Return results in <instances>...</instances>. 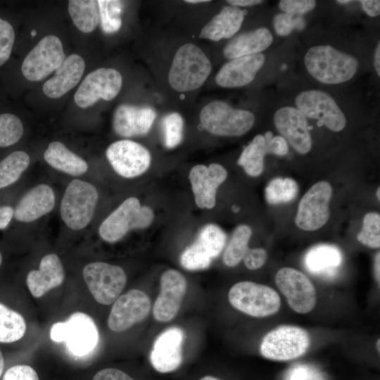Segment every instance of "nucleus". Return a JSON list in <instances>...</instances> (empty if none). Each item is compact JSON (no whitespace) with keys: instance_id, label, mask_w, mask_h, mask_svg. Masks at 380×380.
Instances as JSON below:
<instances>
[{"instance_id":"obj_40","label":"nucleus","mask_w":380,"mask_h":380,"mask_svg":"<svg viewBox=\"0 0 380 380\" xmlns=\"http://www.w3.org/2000/svg\"><path fill=\"white\" fill-rule=\"evenodd\" d=\"M165 145L168 148L177 146L183 139L184 120L178 113L166 115L162 121Z\"/></svg>"},{"instance_id":"obj_49","label":"nucleus","mask_w":380,"mask_h":380,"mask_svg":"<svg viewBox=\"0 0 380 380\" xmlns=\"http://www.w3.org/2000/svg\"><path fill=\"white\" fill-rule=\"evenodd\" d=\"M227 3L230 4V6L239 7H246V6H255L258 4H260L263 3V1L262 0H228L227 1Z\"/></svg>"},{"instance_id":"obj_37","label":"nucleus","mask_w":380,"mask_h":380,"mask_svg":"<svg viewBox=\"0 0 380 380\" xmlns=\"http://www.w3.org/2000/svg\"><path fill=\"white\" fill-rule=\"evenodd\" d=\"M99 20L103 32L111 34L118 31L122 25L124 4L118 0H99Z\"/></svg>"},{"instance_id":"obj_10","label":"nucleus","mask_w":380,"mask_h":380,"mask_svg":"<svg viewBox=\"0 0 380 380\" xmlns=\"http://www.w3.org/2000/svg\"><path fill=\"white\" fill-rule=\"evenodd\" d=\"M332 187L326 181L312 185L300 199L295 222L305 231H315L322 227L330 216L329 203Z\"/></svg>"},{"instance_id":"obj_31","label":"nucleus","mask_w":380,"mask_h":380,"mask_svg":"<svg viewBox=\"0 0 380 380\" xmlns=\"http://www.w3.org/2000/svg\"><path fill=\"white\" fill-rule=\"evenodd\" d=\"M26 329L24 317L0 300V344H11L19 341L24 336Z\"/></svg>"},{"instance_id":"obj_6","label":"nucleus","mask_w":380,"mask_h":380,"mask_svg":"<svg viewBox=\"0 0 380 380\" xmlns=\"http://www.w3.org/2000/svg\"><path fill=\"white\" fill-rule=\"evenodd\" d=\"M228 298L235 309L255 317L272 315L281 307L280 296L274 289L249 281H240L232 286Z\"/></svg>"},{"instance_id":"obj_28","label":"nucleus","mask_w":380,"mask_h":380,"mask_svg":"<svg viewBox=\"0 0 380 380\" xmlns=\"http://www.w3.org/2000/svg\"><path fill=\"white\" fill-rule=\"evenodd\" d=\"M243 19L240 8L224 6L201 29L199 37L215 42L230 38L239 30Z\"/></svg>"},{"instance_id":"obj_39","label":"nucleus","mask_w":380,"mask_h":380,"mask_svg":"<svg viewBox=\"0 0 380 380\" xmlns=\"http://www.w3.org/2000/svg\"><path fill=\"white\" fill-rule=\"evenodd\" d=\"M362 244L372 248L380 246V215L377 213H367L363 220L362 227L357 236Z\"/></svg>"},{"instance_id":"obj_41","label":"nucleus","mask_w":380,"mask_h":380,"mask_svg":"<svg viewBox=\"0 0 380 380\" xmlns=\"http://www.w3.org/2000/svg\"><path fill=\"white\" fill-rule=\"evenodd\" d=\"M14 42L15 32L13 26L0 18V65H4L10 58Z\"/></svg>"},{"instance_id":"obj_56","label":"nucleus","mask_w":380,"mask_h":380,"mask_svg":"<svg viewBox=\"0 0 380 380\" xmlns=\"http://www.w3.org/2000/svg\"><path fill=\"white\" fill-rule=\"evenodd\" d=\"M338 4H349L352 2V1L350 0H338L337 1Z\"/></svg>"},{"instance_id":"obj_2","label":"nucleus","mask_w":380,"mask_h":380,"mask_svg":"<svg viewBox=\"0 0 380 380\" xmlns=\"http://www.w3.org/2000/svg\"><path fill=\"white\" fill-rule=\"evenodd\" d=\"M211 70V63L203 50L194 44L186 43L175 53L168 82L177 91H194L204 84Z\"/></svg>"},{"instance_id":"obj_20","label":"nucleus","mask_w":380,"mask_h":380,"mask_svg":"<svg viewBox=\"0 0 380 380\" xmlns=\"http://www.w3.org/2000/svg\"><path fill=\"white\" fill-rule=\"evenodd\" d=\"M277 130L299 153H308L312 147V138L306 117L296 108L284 106L274 114Z\"/></svg>"},{"instance_id":"obj_43","label":"nucleus","mask_w":380,"mask_h":380,"mask_svg":"<svg viewBox=\"0 0 380 380\" xmlns=\"http://www.w3.org/2000/svg\"><path fill=\"white\" fill-rule=\"evenodd\" d=\"M316 1L314 0H281L279 2V8L284 13L291 15L304 14L315 8Z\"/></svg>"},{"instance_id":"obj_46","label":"nucleus","mask_w":380,"mask_h":380,"mask_svg":"<svg viewBox=\"0 0 380 380\" xmlns=\"http://www.w3.org/2000/svg\"><path fill=\"white\" fill-rule=\"evenodd\" d=\"M273 25L275 32L279 36L289 35L295 27V21L293 15L280 13L273 18Z\"/></svg>"},{"instance_id":"obj_53","label":"nucleus","mask_w":380,"mask_h":380,"mask_svg":"<svg viewBox=\"0 0 380 380\" xmlns=\"http://www.w3.org/2000/svg\"><path fill=\"white\" fill-rule=\"evenodd\" d=\"M210 1H208V0H186L185 2L186 3H189V4H202V3H206V2H210Z\"/></svg>"},{"instance_id":"obj_42","label":"nucleus","mask_w":380,"mask_h":380,"mask_svg":"<svg viewBox=\"0 0 380 380\" xmlns=\"http://www.w3.org/2000/svg\"><path fill=\"white\" fill-rule=\"evenodd\" d=\"M1 380H39L36 371L29 365H15L8 367Z\"/></svg>"},{"instance_id":"obj_58","label":"nucleus","mask_w":380,"mask_h":380,"mask_svg":"<svg viewBox=\"0 0 380 380\" xmlns=\"http://www.w3.org/2000/svg\"><path fill=\"white\" fill-rule=\"evenodd\" d=\"M379 192H380V189H379V187L377 189V191H376V196L378 198V200L380 199V196H379Z\"/></svg>"},{"instance_id":"obj_55","label":"nucleus","mask_w":380,"mask_h":380,"mask_svg":"<svg viewBox=\"0 0 380 380\" xmlns=\"http://www.w3.org/2000/svg\"><path fill=\"white\" fill-rule=\"evenodd\" d=\"M4 264V256L2 252L0 251V269L1 268Z\"/></svg>"},{"instance_id":"obj_3","label":"nucleus","mask_w":380,"mask_h":380,"mask_svg":"<svg viewBox=\"0 0 380 380\" xmlns=\"http://www.w3.org/2000/svg\"><path fill=\"white\" fill-rule=\"evenodd\" d=\"M199 118L201 127L217 136H241L248 132L255 122L253 113L233 108L221 100H215L206 104L201 109Z\"/></svg>"},{"instance_id":"obj_14","label":"nucleus","mask_w":380,"mask_h":380,"mask_svg":"<svg viewBox=\"0 0 380 380\" xmlns=\"http://www.w3.org/2000/svg\"><path fill=\"white\" fill-rule=\"evenodd\" d=\"M275 283L296 312L306 314L315 308L317 301L315 288L302 272L293 267H282L276 274Z\"/></svg>"},{"instance_id":"obj_7","label":"nucleus","mask_w":380,"mask_h":380,"mask_svg":"<svg viewBox=\"0 0 380 380\" xmlns=\"http://www.w3.org/2000/svg\"><path fill=\"white\" fill-rule=\"evenodd\" d=\"M99 194L91 184L78 179L68 185L61 203L63 221L70 229L84 228L94 215Z\"/></svg>"},{"instance_id":"obj_30","label":"nucleus","mask_w":380,"mask_h":380,"mask_svg":"<svg viewBox=\"0 0 380 380\" xmlns=\"http://www.w3.org/2000/svg\"><path fill=\"white\" fill-rule=\"evenodd\" d=\"M44 158L52 167L72 176L81 175L88 169L84 160L60 141L49 144L44 153Z\"/></svg>"},{"instance_id":"obj_23","label":"nucleus","mask_w":380,"mask_h":380,"mask_svg":"<svg viewBox=\"0 0 380 380\" xmlns=\"http://www.w3.org/2000/svg\"><path fill=\"white\" fill-rule=\"evenodd\" d=\"M156 117L155 110L148 106L122 104L113 116V129L120 136L132 137L146 134Z\"/></svg>"},{"instance_id":"obj_59","label":"nucleus","mask_w":380,"mask_h":380,"mask_svg":"<svg viewBox=\"0 0 380 380\" xmlns=\"http://www.w3.org/2000/svg\"><path fill=\"white\" fill-rule=\"evenodd\" d=\"M36 34H37L36 30H32L31 31V35H32V37H34Z\"/></svg>"},{"instance_id":"obj_17","label":"nucleus","mask_w":380,"mask_h":380,"mask_svg":"<svg viewBox=\"0 0 380 380\" xmlns=\"http://www.w3.org/2000/svg\"><path fill=\"white\" fill-rule=\"evenodd\" d=\"M150 310L151 301L147 294L139 289H131L114 302L108 326L113 331H125L146 319Z\"/></svg>"},{"instance_id":"obj_44","label":"nucleus","mask_w":380,"mask_h":380,"mask_svg":"<svg viewBox=\"0 0 380 380\" xmlns=\"http://www.w3.org/2000/svg\"><path fill=\"white\" fill-rule=\"evenodd\" d=\"M263 136L267 153L284 156L288 153V144L284 137L273 136L272 132H267Z\"/></svg>"},{"instance_id":"obj_45","label":"nucleus","mask_w":380,"mask_h":380,"mask_svg":"<svg viewBox=\"0 0 380 380\" xmlns=\"http://www.w3.org/2000/svg\"><path fill=\"white\" fill-rule=\"evenodd\" d=\"M267 258V251L264 248H248L243 260L248 270H255L264 265Z\"/></svg>"},{"instance_id":"obj_13","label":"nucleus","mask_w":380,"mask_h":380,"mask_svg":"<svg viewBox=\"0 0 380 380\" xmlns=\"http://www.w3.org/2000/svg\"><path fill=\"white\" fill-rule=\"evenodd\" d=\"M296 108L305 117L318 120L334 132L343 130L346 125L344 113L327 92L310 89L300 92L295 99Z\"/></svg>"},{"instance_id":"obj_50","label":"nucleus","mask_w":380,"mask_h":380,"mask_svg":"<svg viewBox=\"0 0 380 380\" xmlns=\"http://www.w3.org/2000/svg\"><path fill=\"white\" fill-rule=\"evenodd\" d=\"M374 63L376 74L380 75V42L379 41L374 51Z\"/></svg>"},{"instance_id":"obj_54","label":"nucleus","mask_w":380,"mask_h":380,"mask_svg":"<svg viewBox=\"0 0 380 380\" xmlns=\"http://www.w3.org/2000/svg\"><path fill=\"white\" fill-rule=\"evenodd\" d=\"M199 380H219V379L215 376L208 375V376H203Z\"/></svg>"},{"instance_id":"obj_57","label":"nucleus","mask_w":380,"mask_h":380,"mask_svg":"<svg viewBox=\"0 0 380 380\" xmlns=\"http://www.w3.org/2000/svg\"><path fill=\"white\" fill-rule=\"evenodd\" d=\"M379 344H380V339L379 338L377 342H376V349L378 350L379 353V350H380Z\"/></svg>"},{"instance_id":"obj_52","label":"nucleus","mask_w":380,"mask_h":380,"mask_svg":"<svg viewBox=\"0 0 380 380\" xmlns=\"http://www.w3.org/2000/svg\"><path fill=\"white\" fill-rule=\"evenodd\" d=\"M5 368V359L2 350L0 348V379L1 378Z\"/></svg>"},{"instance_id":"obj_4","label":"nucleus","mask_w":380,"mask_h":380,"mask_svg":"<svg viewBox=\"0 0 380 380\" xmlns=\"http://www.w3.org/2000/svg\"><path fill=\"white\" fill-rule=\"evenodd\" d=\"M50 337L55 342H64L72 355L81 357L93 351L98 344L99 334L89 315L76 312L66 321L53 324Z\"/></svg>"},{"instance_id":"obj_36","label":"nucleus","mask_w":380,"mask_h":380,"mask_svg":"<svg viewBox=\"0 0 380 380\" xmlns=\"http://www.w3.org/2000/svg\"><path fill=\"white\" fill-rule=\"evenodd\" d=\"M298 193L297 182L289 177H277L272 179L265 190L267 202L272 205L293 201Z\"/></svg>"},{"instance_id":"obj_8","label":"nucleus","mask_w":380,"mask_h":380,"mask_svg":"<svg viewBox=\"0 0 380 380\" xmlns=\"http://www.w3.org/2000/svg\"><path fill=\"white\" fill-rule=\"evenodd\" d=\"M310 345V335L305 329L293 325H281L263 337L260 351L267 359L288 361L304 355Z\"/></svg>"},{"instance_id":"obj_12","label":"nucleus","mask_w":380,"mask_h":380,"mask_svg":"<svg viewBox=\"0 0 380 380\" xmlns=\"http://www.w3.org/2000/svg\"><path fill=\"white\" fill-rule=\"evenodd\" d=\"M64 59L61 39L55 35H47L25 56L21 71L27 80L39 81L56 70Z\"/></svg>"},{"instance_id":"obj_21","label":"nucleus","mask_w":380,"mask_h":380,"mask_svg":"<svg viewBox=\"0 0 380 380\" xmlns=\"http://www.w3.org/2000/svg\"><path fill=\"white\" fill-rule=\"evenodd\" d=\"M184 339L183 330L177 327L168 328L158 336L150 353V362L157 372L168 373L180 366Z\"/></svg>"},{"instance_id":"obj_15","label":"nucleus","mask_w":380,"mask_h":380,"mask_svg":"<svg viewBox=\"0 0 380 380\" xmlns=\"http://www.w3.org/2000/svg\"><path fill=\"white\" fill-rule=\"evenodd\" d=\"M121 74L115 69L101 68L87 75L74 96L75 103L82 108L94 105L98 100L110 101L120 92Z\"/></svg>"},{"instance_id":"obj_32","label":"nucleus","mask_w":380,"mask_h":380,"mask_svg":"<svg viewBox=\"0 0 380 380\" xmlns=\"http://www.w3.org/2000/svg\"><path fill=\"white\" fill-rule=\"evenodd\" d=\"M68 12L75 25L84 33L91 32L99 24L98 1L71 0L68 3Z\"/></svg>"},{"instance_id":"obj_48","label":"nucleus","mask_w":380,"mask_h":380,"mask_svg":"<svg viewBox=\"0 0 380 380\" xmlns=\"http://www.w3.org/2000/svg\"><path fill=\"white\" fill-rule=\"evenodd\" d=\"M362 10L370 17H376L380 13V1L361 0L359 1Z\"/></svg>"},{"instance_id":"obj_22","label":"nucleus","mask_w":380,"mask_h":380,"mask_svg":"<svg viewBox=\"0 0 380 380\" xmlns=\"http://www.w3.org/2000/svg\"><path fill=\"white\" fill-rule=\"evenodd\" d=\"M265 61V56L261 53L231 59L217 72L215 82L224 88L246 86L253 81Z\"/></svg>"},{"instance_id":"obj_34","label":"nucleus","mask_w":380,"mask_h":380,"mask_svg":"<svg viewBox=\"0 0 380 380\" xmlns=\"http://www.w3.org/2000/svg\"><path fill=\"white\" fill-rule=\"evenodd\" d=\"M266 154L264 136L258 134L243 150L237 163L243 168L247 175L257 177L263 172L264 158Z\"/></svg>"},{"instance_id":"obj_19","label":"nucleus","mask_w":380,"mask_h":380,"mask_svg":"<svg viewBox=\"0 0 380 380\" xmlns=\"http://www.w3.org/2000/svg\"><path fill=\"white\" fill-rule=\"evenodd\" d=\"M227 177L226 169L220 164L194 166L189 175L195 203L201 209H211L216 203L217 188Z\"/></svg>"},{"instance_id":"obj_16","label":"nucleus","mask_w":380,"mask_h":380,"mask_svg":"<svg viewBox=\"0 0 380 380\" xmlns=\"http://www.w3.org/2000/svg\"><path fill=\"white\" fill-rule=\"evenodd\" d=\"M113 170L125 178H134L144 173L150 167V152L141 144L129 139L111 144L106 152Z\"/></svg>"},{"instance_id":"obj_38","label":"nucleus","mask_w":380,"mask_h":380,"mask_svg":"<svg viewBox=\"0 0 380 380\" xmlns=\"http://www.w3.org/2000/svg\"><path fill=\"white\" fill-rule=\"evenodd\" d=\"M23 133V125L18 116L8 113L0 114V148L15 144Z\"/></svg>"},{"instance_id":"obj_47","label":"nucleus","mask_w":380,"mask_h":380,"mask_svg":"<svg viewBox=\"0 0 380 380\" xmlns=\"http://www.w3.org/2000/svg\"><path fill=\"white\" fill-rule=\"evenodd\" d=\"M92 380H134L122 370L115 368H106L99 371Z\"/></svg>"},{"instance_id":"obj_11","label":"nucleus","mask_w":380,"mask_h":380,"mask_svg":"<svg viewBox=\"0 0 380 380\" xmlns=\"http://www.w3.org/2000/svg\"><path fill=\"white\" fill-rule=\"evenodd\" d=\"M226 240V234L219 226L206 224L201 229L196 240L182 253L181 265L188 270L208 268L222 251Z\"/></svg>"},{"instance_id":"obj_5","label":"nucleus","mask_w":380,"mask_h":380,"mask_svg":"<svg viewBox=\"0 0 380 380\" xmlns=\"http://www.w3.org/2000/svg\"><path fill=\"white\" fill-rule=\"evenodd\" d=\"M153 218L151 208L141 205L136 197H129L103 221L99 233L103 241L115 243L132 229L148 227Z\"/></svg>"},{"instance_id":"obj_27","label":"nucleus","mask_w":380,"mask_h":380,"mask_svg":"<svg viewBox=\"0 0 380 380\" xmlns=\"http://www.w3.org/2000/svg\"><path fill=\"white\" fill-rule=\"evenodd\" d=\"M273 42L271 32L262 27L243 32L232 39L224 47L225 58L234 59L244 56L259 53L267 49Z\"/></svg>"},{"instance_id":"obj_18","label":"nucleus","mask_w":380,"mask_h":380,"mask_svg":"<svg viewBox=\"0 0 380 380\" xmlns=\"http://www.w3.org/2000/svg\"><path fill=\"white\" fill-rule=\"evenodd\" d=\"M160 291L153 308L154 318L160 322L172 320L177 315L186 289L183 274L175 270L164 272L160 280Z\"/></svg>"},{"instance_id":"obj_35","label":"nucleus","mask_w":380,"mask_h":380,"mask_svg":"<svg viewBox=\"0 0 380 380\" xmlns=\"http://www.w3.org/2000/svg\"><path fill=\"white\" fill-rule=\"evenodd\" d=\"M252 235L250 227L239 225L233 232L230 241L224 255V263L230 267L237 265L244 258L248 250V243Z\"/></svg>"},{"instance_id":"obj_24","label":"nucleus","mask_w":380,"mask_h":380,"mask_svg":"<svg viewBox=\"0 0 380 380\" xmlns=\"http://www.w3.org/2000/svg\"><path fill=\"white\" fill-rule=\"evenodd\" d=\"M55 205L53 189L47 184H39L29 190L13 208V217L19 222H33L49 213Z\"/></svg>"},{"instance_id":"obj_33","label":"nucleus","mask_w":380,"mask_h":380,"mask_svg":"<svg viewBox=\"0 0 380 380\" xmlns=\"http://www.w3.org/2000/svg\"><path fill=\"white\" fill-rule=\"evenodd\" d=\"M29 155L23 151H14L0 160V190L15 184L27 169Z\"/></svg>"},{"instance_id":"obj_9","label":"nucleus","mask_w":380,"mask_h":380,"mask_svg":"<svg viewBox=\"0 0 380 380\" xmlns=\"http://www.w3.org/2000/svg\"><path fill=\"white\" fill-rule=\"evenodd\" d=\"M82 274L94 299L103 305L114 303L127 282V275L122 267L103 262L87 264Z\"/></svg>"},{"instance_id":"obj_25","label":"nucleus","mask_w":380,"mask_h":380,"mask_svg":"<svg viewBox=\"0 0 380 380\" xmlns=\"http://www.w3.org/2000/svg\"><path fill=\"white\" fill-rule=\"evenodd\" d=\"M64 279V269L59 257L50 253L42 258L39 270L28 272L26 284L34 297L40 298L49 290L60 286Z\"/></svg>"},{"instance_id":"obj_51","label":"nucleus","mask_w":380,"mask_h":380,"mask_svg":"<svg viewBox=\"0 0 380 380\" xmlns=\"http://www.w3.org/2000/svg\"><path fill=\"white\" fill-rule=\"evenodd\" d=\"M374 275L376 281L379 284L380 282V253L378 252L376 254L375 258H374Z\"/></svg>"},{"instance_id":"obj_26","label":"nucleus","mask_w":380,"mask_h":380,"mask_svg":"<svg viewBox=\"0 0 380 380\" xmlns=\"http://www.w3.org/2000/svg\"><path fill=\"white\" fill-rule=\"evenodd\" d=\"M84 69L85 62L80 55L68 56L55 70L53 77L44 82L43 92L51 99L61 97L78 84Z\"/></svg>"},{"instance_id":"obj_29","label":"nucleus","mask_w":380,"mask_h":380,"mask_svg":"<svg viewBox=\"0 0 380 380\" xmlns=\"http://www.w3.org/2000/svg\"><path fill=\"white\" fill-rule=\"evenodd\" d=\"M343 261L340 249L336 246L322 243L312 246L305 253L304 265L307 270L318 276L332 277Z\"/></svg>"},{"instance_id":"obj_1","label":"nucleus","mask_w":380,"mask_h":380,"mask_svg":"<svg viewBox=\"0 0 380 380\" xmlns=\"http://www.w3.org/2000/svg\"><path fill=\"white\" fill-rule=\"evenodd\" d=\"M304 63L312 77L327 84H341L351 80L359 68L356 58L330 45L310 47L305 55Z\"/></svg>"}]
</instances>
